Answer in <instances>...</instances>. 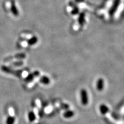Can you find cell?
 Segmentation results:
<instances>
[{"mask_svg": "<svg viewBox=\"0 0 124 124\" xmlns=\"http://www.w3.org/2000/svg\"><path fill=\"white\" fill-rule=\"evenodd\" d=\"M81 101L83 106H86L88 103V93L86 90L82 89L80 92Z\"/></svg>", "mask_w": 124, "mask_h": 124, "instance_id": "obj_1", "label": "cell"}, {"mask_svg": "<svg viewBox=\"0 0 124 124\" xmlns=\"http://www.w3.org/2000/svg\"><path fill=\"white\" fill-rule=\"evenodd\" d=\"M120 2H121V0H114L113 5L112 6L111 9L109 10V14L111 16H112L114 14L119 5Z\"/></svg>", "mask_w": 124, "mask_h": 124, "instance_id": "obj_2", "label": "cell"}, {"mask_svg": "<svg viewBox=\"0 0 124 124\" xmlns=\"http://www.w3.org/2000/svg\"><path fill=\"white\" fill-rule=\"evenodd\" d=\"M104 87V81L102 78H99L96 84V87L98 91H102Z\"/></svg>", "mask_w": 124, "mask_h": 124, "instance_id": "obj_3", "label": "cell"}, {"mask_svg": "<svg viewBox=\"0 0 124 124\" xmlns=\"http://www.w3.org/2000/svg\"><path fill=\"white\" fill-rule=\"evenodd\" d=\"M10 9L11 12L13 14V15L15 16H17L19 15V11L17 9V8L16 6L15 5V3L14 1H12L11 4V7H10Z\"/></svg>", "mask_w": 124, "mask_h": 124, "instance_id": "obj_4", "label": "cell"}, {"mask_svg": "<svg viewBox=\"0 0 124 124\" xmlns=\"http://www.w3.org/2000/svg\"><path fill=\"white\" fill-rule=\"evenodd\" d=\"M99 110L100 111V113L103 115H104L107 114L108 112V111H109V108H108V107L107 106L106 104H101L99 107Z\"/></svg>", "mask_w": 124, "mask_h": 124, "instance_id": "obj_5", "label": "cell"}, {"mask_svg": "<svg viewBox=\"0 0 124 124\" xmlns=\"http://www.w3.org/2000/svg\"><path fill=\"white\" fill-rule=\"evenodd\" d=\"M75 115L74 112L71 110H67L64 112L63 116L66 118H70L73 117Z\"/></svg>", "mask_w": 124, "mask_h": 124, "instance_id": "obj_6", "label": "cell"}, {"mask_svg": "<svg viewBox=\"0 0 124 124\" xmlns=\"http://www.w3.org/2000/svg\"><path fill=\"white\" fill-rule=\"evenodd\" d=\"M40 82L42 84L45 85H48L50 82V80L48 77L46 76H42L40 78Z\"/></svg>", "mask_w": 124, "mask_h": 124, "instance_id": "obj_7", "label": "cell"}, {"mask_svg": "<svg viewBox=\"0 0 124 124\" xmlns=\"http://www.w3.org/2000/svg\"><path fill=\"white\" fill-rule=\"evenodd\" d=\"M85 22V14L84 13H82L80 14V16L78 18V22L80 25H83Z\"/></svg>", "mask_w": 124, "mask_h": 124, "instance_id": "obj_8", "label": "cell"}, {"mask_svg": "<svg viewBox=\"0 0 124 124\" xmlns=\"http://www.w3.org/2000/svg\"><path fill=\"white\" fill-rule=\"evenodd\" d=\"M38 41V38L36 36H33L32 38H30L28 41V43L29 45H34L36 44Z\"/></svg>", "mask_w": 124, "mask_h": 124, "instance_id": "obj_9", "label": "cell"}, {"mask_svg": "<svg viewBox=\"0 0 124 124\" xmlns=\"http://www.w3.org/2000/svg\"><path fill=\"white\" fill-rule=\"evenodd\" d=\"M28 118L31 122H34L36 119V116L33 111H30L28 114Z\"/></svg>", "mask_w": 124, "mask_h": 124, "instance_id": "obj_10", "label": "cell"}, {"mask_svg": "<svg viewBox=\"0 0 124 124\" xmlns=\"http://www.w3.org/2000/svg\"><path fill=\"white\" fill-rule=\"evenodd\" d=\"M15 122V118L12 116H8L6 119V124H14Z\"/></svg>", "mask_w": 124, "mask_h": 124, "instance_id": "obj_11", "label": "cell"}, {"mask_svg": "<svg viewBox=\"0 0 124 124\" xmlns=\"http://www.w3.org/2000/svg\"><path fill=\"white\" fill-rule=\"evenodd\" d=\"M35 77V76L34 75V73H31V74L29 75L28 76L26 77L25 78V80L27 82H30V81H32L34 79V78Z\"/></svg>", "mask_w": 124, "mask_h": 124, "instance_id": "obj_12", "label": "cell"}, {"mask_svg": "<svg viewBox=\"0 0 124 124\" xmlns=\"http://www.w3.org/2000/svg\"><path fill=\"white\" fill-rule=\"evenodd\" d=\"M79 12V8H78V7H76L74 8H73V9L72 10L71 14H72V15H77V14H78Z\"/></svg>", "mask_w": 124, "mask_h": 124, "instance_id": "obj_13", "label": "cell"}, {"mask_svg": "<svg viewBox=\"0 0 124 124\" xmlns=\"http://www.w3.org/2000/svg\"><path fill=\"white\" fill-rule=\"evenodd\" d=\"M84 0H75V1L77 3H81V2H84Z\"/></svg>", "mask_w": 124, "mask_h": 124, "instance_id": "obj_14", "label": "cell"}]
</instances>
